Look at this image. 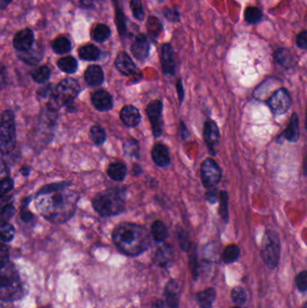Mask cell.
<instances>
[{
    "label": "cell",
    "mask_w": 307,
    "mask_h": 308,
    "mask_svg": "<svg viewBox=\"0 0 307 308\" xmlns=\"http://www.w3.org/2000/svg\"><path fill=\"white\" fill-rule=\"evenodd\" d=\"M65 189L37 196L36 208L47 220L64 223L73 216L79 196L76 193L66 192Z\"/></svg>",
    "instance_id": "6da1fadb"
},
{
    "label": "cell",
    "mask_w": 307,
    "mask_h": 308,
    "mask_svg": "<svg viewBox=\"0 0 307 308\" xmlns=\"http://www.w3.org/2000/svg\"><path fill=\"white\" fill-rule=\"evenodd\" d=\"M113 241L118 250L128 256H137L149 249L150 235L142 225L124 223L113 233Z\"/></svg>",
    "instance_id": "7a4b0ae2"
},
{
    "label": "cell",
    "mask_w": 307,
    "mask_h": 308,
    "mask_svg": "<svg viewBox=\"0 0 307 308\" xmlns=\"http://www.w3.org/2000/svg\"><path fill=\"white\" fill-rule=\"evenodd\" d=\"M24 294L23 284L12 263L0 267V300L10 302L21 298Z\"/></svg>",
    "instance_id": "3957f363"
},
{
    "label": "cell",
    "mask_w": 307,
    "mask_h": 308,
    "mask_svg": "<svg viewBox=\"0 0 307 308\" xmlns=\"http://www.w3.org/2000/svg\"><path fill=\"white\" fill-rule=\"evenodd\" d=\"M93 207L103 217L115 216L125 209V195L120 189L102 192L93 200Z\"/></svg>",
    "instance_id": "277c9868"
},
{
    "label": "cell",
    "mask_w": 307,
    "mask_h": 308,
    "mask_svg": "<svg viewBox=\"0 0 307 308\" xmlns=\"http://www.w3.org/2000/svg\"><path fill=\"white\" fill-rule=\"evenodd\" d=\"M16 147V125L12 111H4L0 121V151L9 154Z\"/></svg>",
    "instance_id": "5b68a950"
},
{
    "label": "cell",
    "mask_w": 307,
    "mask_h": 308,
    "mask_svg": "<svg viewBox=\"0 0 307 308\" xmlns=\"http://www.w3.org/2000/svg\"><path fill=\"white\" fill-rule=\"evenodd\" d=\"M80 91V85L76 80L72 79H64L55 88L54 91L51 92V110H53L54 108L71 103L79 95Z\"/></svg>",
    "instance_id": "8992f818"
},
{
    "label": "cell",
    "mask_w": 307,
    "mask_h": 308,
    "mask_svg": "<svg viewBox=\"0 0 307 308\" xmlns=\"http://www.w3.org/2000/svg\"><path fill=\"white\" fill-rule=\"evenodd\" d=\"M262 258L268 268L274 270L278 266L280 257V242L277 233L268 231L262 240Z\"/></svg>",
    "instance_id": "52a82bcc"
},
{
    "label": "cell",
    "mask_w": 307,
    "mask_h": 308,
    "mask_svg": "<svg viewBox=\"0 0 307 308\" xmlns=\"http://www.w3.org/2000/svg\"><path fill=\"white\" fill-rule=\"evenodd\" d=\"M200 174L203 184L206 188L215 187L222 178V171L215 160L208 158L201 164Z\"/></svg>",
    "instance_id": "ba28073f"
},
{
    "label": "cell",
    "mask_w": 307,
    "mask_h": 308,
    "mask_svg": "<svg viewBox=\"0 0 307 308\" xmlns=\"http://www.w3.org/2000/svg\"><path fill=\"white\" fill-rule=\"evenodd\" d=\"M269 109L275 115H283L287 112L292 105L289 92L286 88H280L274 92L268 100Z\"/></svg>",
    "instance_id": "9c48e42d"
},
{
    "label": "cell",
    "mask_w": 307,
    "mask_h": 308,
    "mask_svg": "<svg viewBox=\"0 0 307 308\" xmlns=\"http://www.w3.org/2000/svg\"><path fill=\"white\" fill-rule=\"evenodd\" d=\"M162 110L163 105L159 99L152 101L148 105L146 113L152 125V132L155 137H160L162 133L163 120H162Z\"/></svg>",
    "instance_id": "30bf717a"
},
{
    "label": "cell",
    "mask_w": 307,
    "mask_h": 308,
    "mask_svg": "<svg viewBox=\"0 0 307 308\" xmlns=\"http://www.w3.org/2000/svg\"><path fill=\"white\" fill-rule=\"evenodd\" d=\"M204 138L208 150L212 154H215V149L220 142V131L218 125L213 120H207L204 127Z\"/></svg>",
    "instance_id": "8fae6325"
},
{
    "label": "cell",
    "mask_w": 307,
    "mask_h": 308,
    "mask_svg": "<svg viewBox=\"0 0 307 308\" xmlns=\"http://www.w3.org/2000/svg\"><path fill=\"white\" fill-rule=\"evenodd\" d=\"M161 66L164 74L174 75L175 73V60L172 46L170 43H165L161 46Z\"/></svg>",
    "instance_id": "7c38bea8"
},
{
    "label": "cell",
    "mask_w": 307,
    "mask_h": 308,
    "mask_svg": "<svg viewBox=\"0 0 307 308\" xmlns=\"http://www.w3.org/2000/svg\"><path fill=\"white\" fill-rule=\"evenodd\" d=\"M34 43V33L32 30L24 29L18 32L14 38V46L17 50L26 52Z\"/></svg>",
    "instance_id": "4fadbf2b"
},
{
    "label": "cell",
    "mask_w": 307,
    "mask_h": 308,
    "mask_svg": "<svg viewBox=\"0 0 307 308\" xmlns=\"http://www.w3.org/2000/svg\"><path fill=\"white\" fill-rule=\"evenodd\" d=\"M131 50L135 58L140 61H143L147 58L150 53V45L147 41V38L143 34H140L136 39L135 42L133 43Z\"/></svg>",
    "instance_id": "5bb4252c"
},
{
    "label": "cell",
    "mask_w": 307,
    "mask_h": 308,
    "mask_svg": "<svg viewBox=\"0 0 307 308\" xmlns=\"http://www.w3.org/2000/svg\"><path fill=\"white\" fill-rule=\"evenodd\" d=\"M152 158L157 166L166 167L170 163V155L167 146L157 143L152 148Z\"/></svg>",
    "instance_id": "9a60e30c"
},
{
    "label": "cell",
    "mask_w": 307,
    "mask_h": 308,
    "mask_svg": "<svg viewBox=\"0 0 307 308\" xmlns=\"http://www.w3.org/2000/svg\"><path fill=\"white\" fill-rule=\"evenodd\" d=\"M94 107L99 111H108L113 108V98L108 92L98 90L92 95Z\"/></svg>",
    "instance_id": "2e32d148"
},
{
    "label": "cell",
    "mask_w": 307,
    "mask_h": 308,
    "mask_svg": "<svg viewBox=\"0 0 307 308\" xmlns=\"http://www.w3.org/2000/svg\"><path fill=\"white\" fill-rule=\"evenodd\" d=\"M120 118L128 127H135L139 125L141 122V114L134 106H127L120 113Z\"/></svg>",
    "instance_id": "e0dca14e"
},
{
    "label": "cell",
    "mask_w": 307,
    "mask_h": 308,
    "mask_svg": "<svg viewBox=\"0 0 307 308\" xmlns=\"http://www.w3.org/2000/svg\"><path fill=\"white\" fill-rule=\"evenodd\" d=\"M174 258V250L171 246L164 244L159 247L154 254V263L160 267H168Z\"/></svg>",
    "instance_id": "ac0fdd59"
},
{
    "label": "cell",
    "mask_w": 307,
    "mask_h": 308,
    "mask_svg": "<svg viewBox=\"0 0 307 308\" xmlns=\"http://www.w3.org/2000/svg\"><path fill=\"white\" fill-rule=\"evenodd\" d=\"M115 67L118 71L126 76L134 75L136 71L135 63L126 53L118 54L115 59Z\"/></svg>",
    "instance_id": "d6986e66"
},
{
    "label": "cell",
    "mask_w": 307,
    "mask_h": 308,
    "mask_svg": "<svg viewBox=\"0 0 307 308\" xmlns=\"http://www.w3.org/2000/svg\"><path fill=\"white\" fill-rule=\"evenodd\" d=\"M165 296L168 308H178L179 287L177 280H170L165 288Z\"/></svg>",
    "instance_id": "ffe728a7"
},
{
    "label": "cell",
    "mask_w": 307,
    "mask_h": 308,
    "mask_svg": "<svg viewBox=\"0 0 307 308\" xmlns=\"http://www.w3.org/2000/svg\"><path fill=\"white\" fill-rule=\"evenodd\" d=\"M85 79L87 83L93 87L101 85L104 82V72L101 67L97 65L89 66L85 72Z\"/></svg>",
    "instance_id": "44dd1931"
},
{
    "label": "cell",
    "mask_w": 307,
    "mask_h": 308,
    "mask_svg": "<svg viewBox=\"0 0 307 308\" xmlns=\"http://www.w3.org/2000/svg\"><path fill=\"white\" fill-rule=\"evenodd\" d=\"M283 135L288 142H295L298 141L299 135V120L297 114L294 113L291 117L290 122L287 125L286 129L284 131Z\"/></svg>",
    "instance_id": "7402d4cb"
},
{
    "label": "cell",
    "mask_w": 307,
    "mask_h": 308,
    "mask_svg": "<svg viewBox=\"0 0 307 308\" xmlns=\"http://www.w3.org/2000/svg\"><path fill=\"white\" fill-rule=\"evenodd\" d=\"M215 297H216V291L215 288L209 287L198 293L197 301L201 308H212Z\"/></svg>",
    "instance_id": "603a6c76"
},
{
    "label": "cell",
    "mask_w": 307,
    "mask_h": 308,
    "mask_svg": "<svg viewBox=\"0 0 307 308\" xmlns=\"http://www.w3.org/2000/svg\"><path fill=\"white\" fill-rule=\"evenodd\" d=\"M127 173V166L121 163H112L107 170V174L115 181H122Z\"/></svg>",
    "instance_id": "cb8c5ba5"
},
{
    "label": "cell",
    "mask_w": 307,
    "mask_h": 308,
    "mask_svg": "<svg viewBox=\"0 0 307 308\" xmlns=\"http://www.w3.org/2000/svg\"><path fill=\"white\" fill-rule=\"evenodd\" d=\"M152 234L157 242H164L168 237V229L162 221L157 220L152 224Z\"/></svg>",
    "instance_id": "d4e9b609"
},
{
    "label": "cell",
    "mask_w": 307,
    "mask_h": 308,
    "mask_svg": "<svg viewBox=\"0 0 307 308\" xmlns=\"http://www.w3.org/2000/svg\"><path fill=\"white\" fill-rule=\"evenodd\" d=\"M80 58L83 59L85 61H96L99 57L100 55V52L97 49V47L95 45H89L83 46L80 49Z\"/></svg>",
    "instance_id": "484cf974"
},
{
    "label": "cell",
    "mask_w": 307,
    "mask_h": 308,
    "mask_svg": "<svg viewBox=\"0 0 307 308\" xmlns=\"http://www.w3.org/2000/svg\"><path fill=\"white\" fill-rule=\"evenodd\" d=\"M220 206H219V216L222 220L226 224L229 220V207H228V194L226 191H221L219 193Z\"/></svg>",
    "instance_id": "4316f807"
},
{
    "label": "cell",
    "mask_w": 307,
    "mask_h": 308,
    "mask_svg": "<svg viewBox=\"0 0 307 308\" xmlns=\"http://www.w3.org/2000/svg\"><path fill=\"white\" fill-rule=\"evenodd\" d=\"M24 54L20 55V58L25 61L26 63H30V64H35L38 63L39 61L42 59V49H38L37 47L33 49L32 47L26 50L23 52Z\"/></svg>",
    "instance_id": "83f0119b"
},
{
    "label": "cell",
    "mask_w": 307,
    "mask_h": 308,
    "mask_svg": "<svg viewBox=\"0 0 307 308\" xmlns=\"http://www.w3.org/2000/svg\"><path fill=\"white\" fill-rule=\"evenodd\" d=\"M275 60L277 63L284 67H288L293 63V56L287 49H278L275 53Z\"/></svg>",
    "instance_id": "f1b7e54d"
},
{
    "label": "cell",
    "mask_w": 307,
    "mask_h": 308,
    "mask_svg": "<svg viewBox=\"0 0 307 308\" xmlns=\"http://www.w3.org/2000/svg\"><path fill=\"white\" fill-rule=\"evenodd\" d=\"M58 66L62 71L66 73H74L78 69V63L76 59L73 58L72 56H68L59 60Z\"/></svg>",
    "instance_id": "f546056e"
},
{
    "label": "cell",
    "mask_w": 307,
    "mask_h": 308,
    "mask_svg": "<svg viewBox=\"0 0 307 308\" xmlns=\"http://www.w3.org/2000/svg\"><path fill=\"white\" fill-rule=\"evenodd\" d=\"M240 250L238 246L234 244L229 245L225 248V250H223V262L227 264L234 263L240 257Z\"/></svg>",
    "instance_id": "4dcf8cb0"
},
{
    "label": "cell",
    "mask_w": 307,
    "mask_h": 308,
    "mask_svg": "<svg viewBox=\"0 0 307 308\" xmlns=\"http://www.w3.org/2000/svg\"><path fill=\"white\" fill-rule=\"evenodd\" d=\"M52 48H53V50L56 54L64 55V54H67L71 50L72 44H71V42L68 38L62 36V37H58L52 43Z\"/></svg>",
    "instance_id": "1f68e13d"
},
{
    "label": "cell",
    "mask_w": 307,
    "mask_h": 308,
    "mask_svg": "<svg viewBox=\"0 0 307 308\" xmlns=\"http://www.w3.org/2000/svg\"><path fill=\"white\" fill-rule=\"evenodd\" d=\"M31 75H32V78L34 79L35 82L44 83L50 78L51 71H50V69L48 67H39L37 69H35L34 71H32Z\"/></svg>",
    "instance_id": "d6a6232c"
},
{
    "label": "cell",
    "mask_w": 307,
    "mask_h": 308,
    "mask_svg": "<svg viewBox=\"0 0 307 308\" xmlns=\"http://www.w3.org/2000/svg\"><path fill=\"white\" fill-rule=\"evenodd\" d=\"M111 30L107 25H98L93 32V38L96 42H105L109 38Z\"/></svg>",
    "instance_id": "836d02e7"
},
{
    "label": "cell",
    "mask_w": 307,
    "mask_h": 308,
    "mask_svg": "<svg viewBox=\"0 0 307 308\" xmlns=\"http://www.w3.org/2000/svg\"><path fill=\"white\" fill-rule=\"evenodd\" d=\"M148 33L152 37L155 38L162 31V24L159 18L155 17H149L147 21Z\"/></svg>",
    "instance_id": "e575fe53"
},
{
    "label": "cell",
    "mask_w": 307,
    "mask_h": 308,
    "mask_svg": "<svg viewBox=\"0 0 307 308\" xmlns=\"http://www.w3.org/2000/svg\"><path fill=\"white\" fill-rule=\"evenodd\" d=\"M90 137L92 139L93 142H95L97 145H101L105 142L106 139V133L105 130L102 128L101 126L94 125L90 129Z\"/></svg>",
    "instance_id": "d590c367"
},
{
    "label": "cell",
    "mask_w": 307,
    "mask_h": 308,
    "mask_svg": "<svg viewBox=\"0 0 307 308\" xmlns=\"http://www.w3.org/2000/svg\"><path fill=\"white\" fill-rule=\"evenodd\" d=\"M245 20L250 24H256L261 21L262 18V13L259 9L255 7H249L244 13Z\"/></svg>",
    "instance_id": "8d00e7d4"
},
{
    "label": "cell",
    "mask_w": 307,
    "mask_h": 308,
    "mask_svg": "<svg viewBox=\"0 0 307 308\" xmlns=\"http://www.w3.org/2000/svg\"><path fill=\"white\" fill-rule=\"evenodd\" d=\"M188 250L190 251V263L191 271H192L194 279H197L198 276V262L196 245L193 244V243H191Z\"/></svg>",
    "instance_id": "74e56055"
},
{
    "label": "cell",
    "mask_w": 307,
    "mask_h": 308,
    "mask_svg": "<svg viewBox=\"0 0 307 308\" xmlns=\"http://www.w3.org/2000/svg\"><path fill=\"white\" fill-rule=\"evenodd\" d=\"M231 299L235 304H243L247 301V294L241 287H235L232 288L231 293Z\"/></svg>",
    "instance_id": "f35d334b"
},
{
    "label": "cell",
    "mask_w": 307,
    "mask_h": 308,
    "mask_svg": "<svg viewBox=\"0 0 307 308\" xmlns=\"http://www.w3.org/2000/svg\"><path fill=\"white\" fill-rule=\"evenodd\" d=\"M124 150L127 156L133 158H139V145L135 140H128L124 144Z\"/></svg>",
    "instance_id": "ab89813d"
},
{
    "label": "cell",
    "mask_w": 307,
    "mask_h": 308,
    "mask_svg": "<svg viewBox=\"0 0 307 308\" xmlns=\"http://www.w3.org/2000/svg\"><path fill=\"white\" fill-rule=\"evenodd\" d=\"M15 236V229L9 223L0 226V240L2 242H10Z\"/></svg>",
    "instance_id": "60d3db41"
},
{
    "label": "cell",
    "mask_w": 307,
    "mask_h": 308,
    "mask_svg": "<svg viewBox=\"0 0 307 308\" xmlns=\"http://www.w3.org/2000/svg\"><path fill=\"white\" fill-rule=\"evenodd\" d=\"M131 10L133 12L134 17L139 20L142 21L144 18V11H143V3L141 0H132L131 1Z\"/></svg>",
    "instance_id": "b9f144b4"
},
{
    "label": "cell",
    "mask_w": 307,
    "mask_h": 308,
    "mask_svg": "<svg viewBox=\"0 0 307 308\" xmlns=\"http://www.w3.org/2000/svg\"><path fill=\"white\" fill-rule=\"evenodd\" d=\"M69 186V184L66 182H60V183L50 184L47 185L45 187L41 188V190L38 192V195H42V194H47V193H51V192L58 191L62 189H65Z\"/></svg>",
    "instance_id": "7bdbcfd3"
},
{
    "label": "cell",
    "mask_w": 307,
    "mask_h": 308,
    "mask_svg": "<svg viewBox=\"0 0 307 308\" xmlns=\"http://www.w3.org/2000/svg\"><path fill=\"white\" fill-rule=\"evenodd\" d=\"M14 213H15V208L12 204H9V207H7L2 212H0V226L8 224L11 217H13Z\"/></svg>",
    "instance_id": "ee69618b"
},
{
    "label": "cell",
    "mask_w": 307,
    "mask_h": 308,
    "mask_svg": "<svg viewBox=\"0 0 307 308\" xmlns=\"http://www.w3.org/2000/svg\"><path fill=\"white\" fill-rule=\"evenodd\" d=\"M177 239H178V242H179V245H180L181 249L183 250H188L190 248V239H189V234L186 232L181 230L177 233Z\"/></svg>",
    "instance_id": "f6af8a7d"
},
{
    "label": "cell",
    "mask_w": 307,
    "mask_h": 308,
    "mask_svg": "<svg viewBox=\"0 0 307 308\" xmlns=\"http://www.w3.org/2000/svg\"><path fill=\"white\" fill-rule=\"evenodd\" d=\"M14 187V181L12 179L7 178V179L0 180V196H5L12 190Z\"/></svg>",
    "instance_id": "bcb514c9"
},
{
    "label": "cell",
    "mask_w": 307,
    "mask_h": 308,
    "mask_svg": "<svg viewBox=\"0 0 307 308\" xmlns=\"http://www.w3.org/2000/svg\"><path fill=\"white\" fill-rule=\"evenodd\" d=\"M295 283L298 287L299 290L301 292L306 291L307 289V272L306 271H302L301 273H299L296 279H295Z\"/></svg>",
    "instance_id": "7dc6e473"
},
{
    "label": "cell",
    "mask_w": 307,
    "mask_h": 308,
    "mask_svg": "<svg viewBox=\"0 0 307 308\" xmlns=\"http://www.w3.org/2000/svg\"><path fill=\"white\" fill-rule=\"evenodd\" d=\"M116 24H117L118 30L119 33L124 35L127 32V26H126V21H125V17L122 15V11L118 10L116 11Z\"/></svg>",
    "instance_id": "c3c4849f"
},
{
    "label": "cell",
    "mask_w": 307,
    "mask_h": 308,
    "mask_svg": "<svg viewBox=\"0 0 307 308\" xmlns=\"http://www.w3.org/2000/svg\"><path fill=\"white\" fill-rule=\"evenodd\" d=\"M9 248L4 243L0 242V267L3 266L6 263H9Z\"/></svg>",
    "instance_id": "681fc988"
},
{
    "label": "cell",
    "mask_w": 307,
    "mask_h": 308,
    "mask_svg": "<svg viewBox=\"0 0 307 308\" xmlns=\"http://www.w3.org/2000/svg\"><path fill=\"white\" fill-rule=\"evenodd\" d=\"M164 16L169 21L177 22L179 20V14L176 9H165Z\"/></svg>",
    "instance_id": "f907efd6"
},
{
    "label": "cell",
    "mask_w": 307,
    "mask_h": 308,
    "mask_svg": "<svg viewBox=\"0 0 307 308\" xmlns=\"http://www.w3.org/2000/svg\"><path fill=\"white\" fill-rule=\"evenodd\" d=\"M208 189L209 190L206 192V200L211 204H215L218 199V192H217L215 187H212V188H208Z\"/></svg>",
    "instance_id": "816d5d0a"
},
{
    "label": "cell",
    "mask_w": 307,
    "mask_h": 308,
    "mask_svg": "<svg viewBox=\"0 0 307 308\" xmlns=\"http://www.w3.org/2000/svg\"><path fill=\"white\" fill-rule=\"evenodd\" d=\"M296 43L299 48L305 50L307 48V33L303 31L302 33H299L296 37Z\"/></svg>",
    "instance_id": "f5cc1de1"
},
{
    "label": "cell",
    "mask_w": 307,
    "mask_h": 308,
    "mask_svg": "<svg viewBox=\"0 0 307 308\" xmlns=\"http://www.w3.org/2000/svg\"><path fill=\"white\" fill-rule=\"evenodd\" d=\"M12 196H0V212H2L9 204H12Z\"/></svg>",
    "instance_id": "db71d44e"
},
{
    "label": "cell",
    "mask_w": 307,
    "mask_h": 308,
    "mask_svg": "<svg viewBox=\"0 0 307 308\" xmlns=\"http://www.w3.org/2000/svg\"><path fill=\"white\" fill-rule=\"evenodd\" d=\"M177 96L179 98V102L182 103L183 100H184V96H185V90H184V87H183V83H182V79H177Z\"/></svg>",
    "instance_id": "11a10c76"
},
{
    "label": "cell",
    "mask_w": 307,
    "mask_h": 308,
    "mask_svg": "<svg viewBox=\"0 0 307 308\" xmlns=\"http://www.w3.org/2000/svg\"><path fill=\"white\" fill-rule=\"evenodd\" d=\"M9 175V170L4 161L0 160V179H7Z\"/></svg>",
    "instance_id": "9f6ffc18"
},
{
    "label": "cell",
    "mask_w": 307,
    "mask_h": 308,
    "mask_svg": "<svg viewBox=\"0 0 307 308\" xmlns=\"http://www.w3.org/2000/svg\"><path fill=\"white\" fill-rule=\"evenodd\" d=\"M33 217H34V215L32 213L28 211V210L23 209L21 212L22 220L25 221V222H30V221L33 219Z\"/></svg>",
    "instance_id": "6f0895ef"
},
{
    "label": "cell",
    "mask_w": 307,
    "mask_h": 308,
    "mask_svg": "<svg viewBox=\"0 0 307 308\" xmlns=\"http://www.w3.org/2000/svg\"><path fill=\"white\" fill-rule=\"evenodd\" d=\"M180 132L181 135H182V139H183V140H186L187 138L190 136L189 131H188V129H187L186 125H184V123H183V122H181L180 123Z\"/></svg>",
    "instance_id": "680465c9"
},
{
    "label": "cell",
    "mask_w": 307,
    "mask_h": 308,
    "mask_svg": "<svg viewBox=\"0 0 307 308\" xmlns=\"http://www.w3.org/2000/svg\"><path fill=\"white\" fill-rule=\"evenodd\" d=\"M30 171H31V169H30L29 167H23L21 169V173H23V175L27 176L29 174Z\"/></svg>",
    "instance_id": "91938a15"
},
{
    "label": "cell",
    "mask_w": 307,
    "mask_h": 308,
    "mask_svg": "<svg viewBox=\"0 0 307 308\" xmlns=\"http://www.w3.org/2000/svg\"><path fill=\"white\" fill-rule=\"evenodd\" d=\"M11 2V0H0V9H4Z\"/></svg>",
    "instance_id": "94428289"
},
{
    "label": "cell",
    "mask_w": 307,
    "mask_h": 308,
    "mask_svg": "<svg viewBox=\"0 0 307 308\" xmlns=\"http://www.w3.org/2000/svg\"><path fill=\"white\" fill-rule=\"evenodd\" d=\"M153 308H164V304L162 301H157L153 304Z\"/></svg>",
    "instance_id": "6125c7cd"
},
{
    "label": "cell",
    "mask_w": 307,
    "mask_h": 308,
    "mask_svg": "<svg viewBox=\"0 0 307 308\" xmlns=\"http://www.w3.org/2000/svg\"><path fill=\"white\" fill-rule=\"evenodd\" d=\"M0 308H8V307H7V306H6V305H5V304H1V303H0Z\"/></svg>",
    "instance_id": "be15d7a7"
},
{
    "label": "cell",
    "mask_w": 307,
    "mask_h": 308,
    "mask_svg": "<svg viewBox=\"0 0 307 308\" xmlns=\"http://www.w3.org/2000/svg\"><path fill=\"white\" fill-rule=\"evenodd\" d=\"M303 308H306V304H304V306H303Z\"/></svg>",
    "instance_id": "e7e4bbea"
},
{
    "label": "cell",
    "mask_w": 307,
    "mask_h": 308,
    "mask_svg": "<svg viewBox=\"0 0 307 308\" xmlns=\"http://www.w3.org/2000/svg\"><path fill=\"white\" fill-rule=\"evenodd\" d=\"M232 308H240V306H235V307H232Z\"/></svg>",
    "instance_id": "03108f58"
}]
</instances>
